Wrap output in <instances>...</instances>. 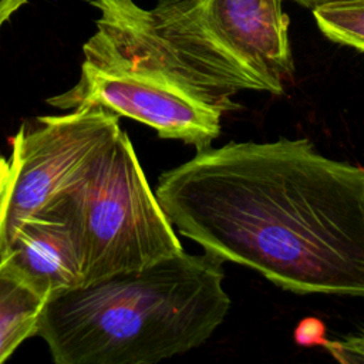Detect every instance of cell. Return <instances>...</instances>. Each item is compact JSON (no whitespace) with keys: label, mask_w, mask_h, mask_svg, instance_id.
<instances>
[{"label":"cell","mask_w":364,"mask_h":364,"mask_svg":"<svg viewBox=\"0 0 364 364\" xmlns=\"http://www.w3.org/2000/svg\"><path fill=\"white\" fill-rule=\"evenodd\" d=\"M27 0H0V28Z\"/></svg>","instance_id":"cell-12"},{"label":"cell","mask_w":364,"mask_h":364,"mask_svg":"<svg viewBox=\"0 0 364 364\" xmlns=\"http://www.w3.org/2000/svg\"><path fill=\"white\" fill-rule=\"evenodd\" d=\"M47 300L9 256L0 259V363L24 340L37 336Z\"/></svg>","instance_id":"cell-9"},{"label":"cell","mask_w":364,"mask_h":364,"mask_svg":"<svg viewBox=\"0 0 364 364\" xmlns=\"http://www.w3.org/2000/svg\"><path fill=\"white\" fill-rule=\"evenodd\" d=\"M320 344L340 363L364 364V331L340 340H323Z\"/></svg>","instance_id":"cell-11"},{"label":"cell","mask_w":364,"mask_h":364,"mask_svg":"<svg viewBox=\"0 0 364 364\" xmlns=\"http://www.w3.org/2000/svg\"><path fill=\"white\" fill-rule=\"evenodd\" d=\"M311 10L327 38L364 53V0H337Z\"/></svg>","instance_id":"cell-10"},{"label":"cell","mask_w":364,"mask_h":364,"mask_svg":"<svg viewBox=\"0 0 364 364\" xmlns=\"http://www.w3.org/2000/svg\"><path fill=\"white\" fill-rule=\"evenodd\" d=\"M95 33L84 61L165 75L223 112L236 108L239 91H266L264 80L219 34L203 0H158L144 9L134 0H92Z\"/></svg>","instance_id":"cell-3"},{"label":"cell","mask_w":364,"mask_h":364,"mask_svg":"<svg viewBox=\"0 0 364 364\" xmlns=\"http://www.w3.org/2000/svg\"><path fill=\"white\" fill-rule=\"evenodd\" d=\"M293 1L299 3L303 7L314 9L317 6H321V4H326V3H331V1H337V0H293Z\"/></svg>","instance_id":"cell-14"},{"label":"cell","mask_w":364,"mask_h":364,"mask_svg":"<svg viewBox=\"0 0 364 364\" xmlns=\"http://www.w3.org/2000/svg\"><path fill=\"white\" fill-rule=\"evenodd\" d=\"M9 178H10V162L4 156L0 155V210H1L4 196H6Z\"/></svg>","instance_id":"cell-13"},{"label":"cell","mask_w":364,"mask_h":364,"mask_svg":"<svg viewBox=\"0 0 364 364\" xmlns=\"http://www.w3.org/2000/svg\"><path fill=\"white\" fill-rule=\"evenodd\" d=\"M223 260L181 252L51 296L37 336L57 364H154L203 344L230 297Z\"/></svg>","instance_id":"cell-2"},{"label":"cell","mask_w":364,"mask_h":364,"mask_svg":"<svg viewBox=\"0 0 364 364\" xmlns=\"http://www.w3.org/2000/svg\"><path fill=\"white\" fill-rule=\"evenodd\" d=\"M119 129L118 115L94 107L43 115L20 127L0 210V259L20 223L73 188Z\"/></svg>","instance_id":"cell-5"},{"label":"cell","mask_w":364,"mask_h":364,"mask_svg":"<svg viewBox=\"0 0 364 364\" xmlns=\"http://www.w3.org/2000/svg\"><path fill=\"white\" fill-rule=\"evenodd\" d=\"M58 109L94 107L128 117L154 128L161 138L181 139L198 151L209 148L220 134L225 114L188 87L161 74L82 61L70 90L50 97Z\"/></svg>","instance_id":"cell-6"},{"label":"cell","mask_w":364,"mask_h":364,"mask_svg":"<svg viewBox=\"0 0 364 364\" xmlns=\"http://www.w3.org/2000/svg\"><path fill=\"white\" fill-rule=\"evenodd\" d=\"M6 256L48 299L82 286L80 236L64 193L20 223Z\"/></svg>","instance_id":"cell-8"},{"label":"cell","mask_w":364,"mask_h":364,"mask_svg":"<svg viewBox=\"0 0 364 364\" xmlns=\"http://www.w3.org/2000/svg\"><path fill=\"white\" fill-rule=\"evenodd\" d=\"M154 192L173 229L223 262L293 293L364 299V166L304 138L229 142Z\"/></svg>","instance_id":"cell-1"},{"label":"cell","mask_w":364,"mask_h":364,"mask_svg":"<svg viewBox=\"0 0 364 364\" xmlns=\"http://www.w3.org/2000/svg\"><path fill=\"white\" fill-rule=\"evenodd\" d=\"M64 195L78 229L82 286L183 250L122 129Z\"/></svg>","instance_id":"cell-4"},{"label":"cell","mask_w":364,"mask_h":364,"mask_svg":"<svg viewBox=\"0 0 364 364\" xmlns=\"http://www.w3.org/2000/svg\"><path fill=\"white\" fill-rule=\"evenodd\" d=\"M283 0H203L205 11L219 34L279 95L293 78L289 16Z\"/></svg>","instance_id":"cell-7"}]
</instances>
